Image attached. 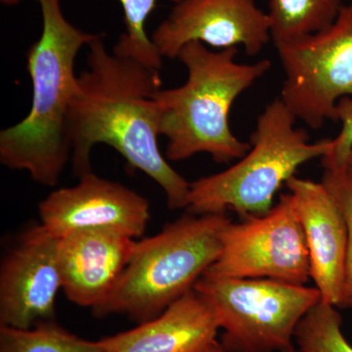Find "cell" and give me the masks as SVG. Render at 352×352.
Listing matches in <instances>:
<instances>
[{
  "label": "cell",
  "instance_id": "cell-1",
  "mask_svg": "<svg viewBox=\"0 0 352 352\" xmlns=\"http://www.w3.org/2000/svg\"><path fill=\"white\" fill-rule=\"evenodd\" d=\"M88 48V69L78 76L69 115L75 175L91 171L92 148L103 143L156 182L170 210L186 208L190 183L168 164L157 145L160 116L155 94L162 87L160 69L109 52L100 34Z\"/></svg>",
  "mask_w": 352,
  "mask_h": 352
},
{
  "label": "cell",
  "instance_id": "cell-2",
  "mask_svg": "<svg viewBox=\"0 0 352 352\" xmlns=\"http://www.w3.org/2000/svg\"><path fill=\"white\" fill-rule=\"evenodd\" d=\"M43 32L27 53L32 83L30 113L0 133V161L25 170L34 182L55 186L72 155L69 115L78 87L76 55L98 34H87L65 18L61 0H36Z\"/></svg>",
  "mask_w": 352,
  "mask_h": 352
},
{
  "label": "cell",
  "instance_id": "cell-3",
  "mask_svg": "<svg viewBox=\"0 0 352 352\" xmlns=\"http://www.w3.org/2000/svg\"><path fill=\"white\" fill-rule=\"evenodd\" d=\"M238 48L208 50L193 41L183 46L178 59L186 67L184 85L155 94L160 135L168 139L166 157L179 162L207 153L215 163L240 160L251 144L234 135L229 113L234 102L270 71L271 62L236 61Z\"/></svg>",
  "mask_w": 352,
  "mask_h": 352
},
{
  "label": "cell",
  "instance_id": "cell-4",
  "mask_svg": "<svg viewBox=\"0 0 352 352\" xmlns=\"http://www.w3.org/2000/svg\"><path fill=\"white\" fill-rule=\"evenodd\" d=\"M296 120L280 98L266 106L247 154L227 170L190 183L189 214L233 210L243 219L267 212L277 192L302 164L332 151L333 139L311 142L305 129L296 127Z\"/></svg>",
  "mask_w": 352,
  "mask_h": 352
},
{
  "label": "cell",
  "instance_id": "cell-5",
  "mask_svg": "<svg viewBox=\"0 0 352 352\" xmlns=\"http://www.w3.org/2000/svg\"><path fill=\"white\" fill-rule=\"evenodd\" d=\"M226 214H185L161 232L139 241L131 261L97 316L126 315L151 320L194 289L219 256Z\"/></svg>",
  "mask_w": 352,
  "mask_h": 352
},
{
  "label": "cell",
  "instance_id": "cell-6",
  "mask_svg": "<svg viewBox=\"0 0 352 352\" xmlns=\"http://www.w3.org/2000/svg\"><path fill=\"white\" fill-rule=\"evenodd\" d=\"M194 289L210 305L222 346L230 352H281L294 346L305 315L321 302L314 287L271 279H236L203 275Z\"/></svg>",
  "mask_w": 352,
  "mask_h": 352
},
{
  "label": "cell",
  "instance_id": "cell-7",
  "mask_svg": "<svg viewBox=\"0 0 352 352\" xmlns=\"http://www.w3.org/2000/svg\"><path fill=\"white\" fill-rule=\"evenodd\" d=\"M284 71L279 98L310 129L335 120L340 99L352 97V0L321 32L275 45Z\"/></svg>",
  "mask_w": 352,
  "mask_h": 352
},
{
  "label": "cell",
  "instance_id": "cell-8",
  "mask_svg": "<svg viewBox=\"0 0 352 352\" xmlns=\"http://www.w3.org/2000/svg\"><path fill=\"white\" fill-rule=\"evenodd\" d=\"M219 256L206 276L271 279L305 285L310 279L307 241L291 193L261 215L229 221L220 234Z\"/></svg>",
  "mask_w": 352,
  "mask_h": 352
},
{
  "label": "cell",
  "instance_id": "cell-9",
  "mask_svg": "<svg viewBox=\"0 0 352 352\" xmlns=\"http://www.w3.org/2000/svg\"><path fill=\"white\" fill-rule=\"evenodd\" d=\"M151 39L170 59L193 41L220 50L243 46L256 56L271 41V23L254 0H180Z\"/></svg>",
  "mask_w": 352,
  "mask_h": 352
},
{
  "label": "cell",
  "instance_id": "cell-10",
  "mask_svg": "<svg viewBox=\"0 0 352 352\" xmlns=\"http://www.w3.org/2000/svg\"><path fill=\"white\" fill-rule=\"evenodd\" d=\"M59 236L43 224L21 236L0 267V326L30 329L54 320L62 289Z\"/></svg>",
  "mask_w": 352,
  "mask_h": 352
},
{
  "label": "cell",
  "instance_id": "cell-11",
  "mask_svg": "<svg viewBox=\"0 0 352 352\" xmlns=\"http://www.w3.org/2000/svg\"><path fill=\"white\" fill-rule=\"evenodd\" d=\"M51 192L38 207L41 224L61 237L78 229H107L140 237L150 219L149 201L120 183L94 175Z\"/></svg>",
  "mask_w": 352,
  "mask_h": 352
},
{
  "label": "cell",
  "instance_id": "cell-12",
  "mask_svg": "<svg viewBox=\"0 0 352 352\" xmlns=\"http://www.w3.org/2000/svg\"><path fill=\"white\" fill-rule=\"evenodd\" d=\"M136 242L117 231L78 229L62 235L59 265L62 289L78 307H101L131 261Z\"/></svg>",
  "mask_w": 352,
  "mask_h": 352
},
{
  "label": "cell",
  "instance_id": "cell-13",
  "mask_svg": "<svg viewBox=\"0 0 352 352\" xmlns=\"http://www.w3.org/2000/svg\"><path fill=\"white\" fill-rule=\"evenodd\" d=\"M286 186L305 232L310 279L320 292L322 302L339 307L349 241L344 215L322 182L294 176Z\"/></svg>",
  "mask_w": 352,
  "mask_h": 352
},
{
  "label": "cell",
  "instance_id": "cell-14",
  "mask_svg": "<svg viewBox=\"0 0 352 352\" xmlns=\"http://www.w3.org/2000/svg\"><path fill=\"white\" fill-rule=\"evenodd\" d=\"M219 329L212 308L193 289L151 320L100 342L104 352H206Z\"/></svg>",
  "mask_w": 352,
  "mask_h": 352
},
{
  "label": "cell",
  "instance_id": "cell-15",
  "mask_svg": "<svg viewBox=\"0 0 352 352\" xmlns=\"http://www.w3.org/2000/svg\"><path fill=\"white\" fill-rule=\"evenodd\" d=\"M342 0H268L271 41L275 45L293 43L332 25Z\"/></svg>",
  "mask_w": 352,
  "mask_h": 352
},
{
  "label": "cell",
  "instance_id": "cell-16",
  "mask_svg": "<svg viewBox=\"0 0 352 352\" xmlns=\"http://www.w3.org/2000/svg\"><path fill=\"white\" fill-rule=\"evenodd\" d=\"M0 352H104L100 340L78 337L54 320L30 329L0 326Z\"/></svg>",
  "mask_w": 352,
  "mask_h": 352
},
{
  "label": "cell",
  "instance_id": "cell-17",
  "mask_svg": "<svg viewBox=\"0 0 352 352\" xmlns=\"http://www.w3.org/2000/svg\"><path fill=\"white\" fill-rule=\"evenodd\" d=\"M122 7L126 32L120 34L113 52L131 58L150 68L161 69L163 57L146 34L145 25L157 0H118ZM176 4L180 0H170Z\"/></svg>",
  "mask_w": 352,
  "mask_h": 352
},
{
  "label": "cell",
  "instance_id": "cell-18",
  "mask_svg": "<svg viewBox=\"0 0 352 352\" xmlns=\"http://www.w3.org/2000/svg\"><path fill=\"white\" fill-rule=\"evenodd\" d=\"M342 319L336 307L317 303L298 323L295 342L305 352H352L342 331Z\"/></svg>",
  "mask_w": 352,
  "mask_h": 352
},
{
  "label": "cell",
  "instance_id": "cell-19",
  "mask_svg": "<svg viewBox=\"0 0 352 352\" xmlns=\"http://www.w3.org/2000/svg\"><path fill=\"white\" fill-rule=\"evenodd\" d=\"M322 183L330 191L346 220L349 241L346 264H344V286H342L340 308H352V179L347 171L346 164H333L323 161Z\"/></svg>",
  "mask_w": 352,
  "mask_h": 352
},
{
  "label": "cell",
  "instance_id": "cell-20",
  "mask_svg": "<svg viewBox=\"0 0 352 352\" xmlns=\"http://www.w3.org/2000/svg\"><path fill=\"white\" fill-rule=\"evenodd\" d=\"M335 122H340V131L333 138L332 151L322 160L331 163L346 164L347 157L352 151V97L340 99L337 104Z\"/></svg>",
  "mask_w": 352,
  "mask_h": 352
},
{
  "label": "cell",
  "instance_id": "cell-21",
  "mask_svg": "<svg viewBox=\"0 0 352 352\" xmlns=\"http://www.w3.org/2000/svg\"><path fill=\"white\" fill-rule=\"evenodd\" d=\"M206 352H230V351H227L226 347L222 346L221 342H215L214 346L210 347V349H208V351Z\"/></svg>",
  "mask_w": 352,
  "mask_h": 352
},
{
  "label": "cell",
  "instance_id": "cell-22",
  "mask_svg": "<svg viewBox=\"0 0 352 352\" xmlns=\"http://www.w3.org/2000/svg\"><path fill=\"white\" fill-rule=\"evenodd\" d=\"M346 168L352 179V151L349 153V157L346 159Z\"/></svg>",
  "mask_w": 352,
  "mask_h": 352
},
{
  "label": "cell",
  "instance_id": "cell-23",
  "mask_svg": "<svg viewBox=\"0 0 352 352\" xmlns=\"http://www.w3.org/2000/svg\"><path fill=\"white\" fill-rule=\"evenodd\" d=\"M4 6H14L20 3L21 0H0Z\"/></svg>",
  "mask_w": 352,
  "mask_h": 352
},
{
  "label": "cell",
  "instance_id": "cell-24",
  "mask_svg": "<svg viewBox=\"0 0 352 352\" xmlns=\"http://www.w3.org/2000/svg\"><path fill=\"white\" fill-rule=\"evenodd\" d=\"M281 352H305L302 351V349H298V347H295V346L289 347V349H286V351H283Z\"/></svg>",
  "mask_w": 352,
  "mask_h": 352
}]
</instances>
